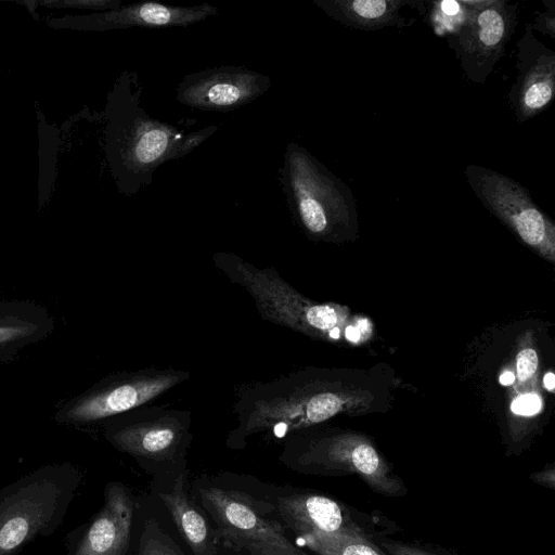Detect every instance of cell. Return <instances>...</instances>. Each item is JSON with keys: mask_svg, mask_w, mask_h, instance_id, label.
<instances>
[{"mask_svg": "<svg viewBox=\"0 0 555 555\" xmlns=\"http://www.w3.org/2000/svg\"><path fill=\"white\" fill-rule=\"evenodd\" d=\"M516 80L508 103L518 122H525L551 105L555 94V52L539 41L531 24L517 42Z\"/></svg>", "mask_w": 555, "mask_h": 555, "instance_id": "obj_15", "label": "cell"}, {"mask_svg": "<svg viewBox=\"0 0 555 555\" xmlns=\"http://www.w3.org/2000/svg\"><path fill=\"white\" fill-rule=\"evenodd\" d=\"M286 438L281 459L293 469L320 476L354 475L377 494L389 498L408 494V487L392 465L363 435L308 436L297 431Z\"/></svg>", "mask_w": 555, "mask_h": 555, "instance_id": "obj_5", "label": "cell"}, {"mask_svg": "<svg viewBox=\"0 0 555 555\" xmlns=\"http://www.w3.org/2000/svg\"><path fill=\"white\" fill-rule=\"evenodd\" d=\"M296 539L318 555H385L371 535L359 531L313 532Z\"/></svg>", "mask_w": 555, "mask_h": 555, "instance_id": "obj_18", "label": "cell"}, {"mask_svg": "<svg viewBox=\"0 0 555 555\" xmlns=\"http://www.w3.org/2000/svg\"><path fill=\"white\" fill-rule=\"evenodd\" d=\"M275 507L296 538L313 532L359 531L371 537L390 533L388 519L359 512L318 492H297L279 496Z\"/></svg>", "mask_w": 555, "mask_h": 555, "instance_id": "obj_11", "label": "cell"}, {"mask_svg": "<svg viewBox=\"0 0 555 555\" xmlns=\"http://www.w3.org/2000/svg\"><path fill=\"white\" fill-rule=\"evenodd\" d=\"M118 416L108 436L117 449L145 463L183 460L192 439L190 412L145 404Z\"/></svg>", "mask_w": 555, "mask_h": 555, "instance_id": "obj_8", "label": "cell"}, {"mask_svg": "<svg viewBox=\"0 0 555 555\" xmlns=\"http://www.w3.org/2000/svg\"><path fill=\"white\" fill-rule=\"evenodd\" d=\"M351 404H358L356 396L307 371L249 384L236 395V426L227 444L240 449L259 434L286 438L348 411Z\"/></svg>", "mask_w": 555, "mask_h": 555, "instance_id": "obj_2", "label": "cell"}, {"mask_svg": "<svg viewBox=\"0 0 555 555\" xmlns=\"http://www.w3.org/2000/svg\"><path fill=\"white\" fill-rule=\"evenodd\" d=\"M529 478L534 483L550 488L552 490L555 489V468H554V466L545 467L541 472L533 473L529 476Z\"/></svg>", "mask_w": 555, "mask_h": 555, "instance_id": "obj_27", "label": "cell"}, {"mask_svg": "<svg viewBox=\"0 0 555 555\" xmlns=\"http://www.w3.org/2000/svg\"><path fill=\"white\" fill-rule=\"evenodd\" d=\"M183 478V474H179L172 488L159 492V498L193 555H217L214 530L203 511L184 491Z\"/></svg>", "mask_w": 555, "mask_h": 555, "instance_id": "obj_17", "label": "cell"}, {"mask_svg": "<svg viewBox=\"0 0 555 555\" xmlns=\"http://www.w3.org/2000/svg\"><path fill=\"white\" fill-rule=\"evenodd\" d=\"M134 506L124 483L108 482L98 513L67 533V555H130Z\"/></svg>", "mask_w": 555, "mask_h": 555, "instance_id": "obj_12", "label": "cell"}, {"mask_svg": "<svg viewBox=\"0 0 555 555\" xmlns=\"http://www.w3.org/2000/svg\"><path fill=\"white\" fill-rule=\"evenodd\" d=\"M472 15L464 29L449 38L466 78L483 83L505 52L517 22V4L507 0H467Z\"/></svg>", "mask_w": 555, "mask_h": 555, "instance_id": "obj_9", "label": "cell"}, {"mask_svg": "<svg viewBox=\"0 0 555 555\" xmlns=\"http://www.w3.org/2000/svg\"><path fill=\"white\" fill-rule=\"evenodd\" d=\"M371 539L385 555H457L441 546L396 540L384 534L374 535Z\"/></svg>", "mask_w": 555, "mask_h": 555, "instance_id": "obj_21", "label": "cell"}, {"mask_svg": "<svg viewBox=\"0 0 555 555\" xmlns=\"http://www.w3.org/2000/svg\"><path fill=\"white\" fill-rule=\"evenodd\" d=\"M515 380V375L513 372L511 371H506L504 372L501 376H500V383L502 385H512Z\"/></svg>", "mask_w": 555, "mask_h": 555, "instance_id": "obj_30", "label": "cell"}, {"mask_svg": "<svg viewBox=\"0 0 555 555\" xmlns=\"http://www.w3.org/2000/svg\"><path fill=\"white\" fill-rule=\"evenodd\" d=\"M371 323L366 319H358L356 325H347L345 327V337L352 343H358L363 335H370Z\"/></svg>", "mask_w": 555, "mask_h": 555, "instance_id": "obj_26", "label": "cell"}, {"mask_svg": "<svg viewBox=\"0 0 555 555\" xmlns=\"http://www.w3.org/2000/svg\"><path fill=\"white\" fill-rule=\"evenodd\" d=\"M543 383H544V387L550 390V391H553L554 390V386H555V376L552 372H548L545 374L544 378H543Z\"/></svg>", "mask_w": 555, "mask_h": 555, "instance_id": "obj_29", "label": "cell"}, {"mask_svg": "<svg viewBox=\"0 0 555 555\" xmlns=\"http://www.w3.org/2000/svg\"><path fill=\"white\" fill-rule=\"evenodd\" d=\"M269 76L234 65L188 74L178 83L177 100L191 108L225 113L250 103L271 87Z\"/></svg>", "mask_w": 555, "mask_h": 555, "instance_id": "obj_10", "label": "cell"}, {"mask_svg": "<svg viewBox=\"0 0 555 555\" xmlns=\"http://www.w3.org/2000/svg\"><path fill=\"white\" fill-rule=\"evenodd\" d=\"M279 173L289 212L309 238L340 243L357 235L350 188L307 149L287 143Z\"/></svg>", "mask_w": 555, "mask_h": 555, "instance_id": "obj_3", "label": "cell"}, {"mask_svg": "<svg viewBox=\"0 0 555 555\" xmlns=\"http://www.w3.org/2000/svg\"><path fill=\"white\" fill-rule=\"evenodd\" d=\"M137 555H184L154 519H147L141 534Z\"/></svg>", "mask_w": 555, "mask_h": 555, "instance_id": "obj_20", "label": "cell"}, {"mask_svg": "<svg viewBox=\"0 0 555 555\" xmlns=\"http://www.w3.org/2000/svg\"><path fill=\"white\" fill-rule=\"evenodd\" d=\"M36 4L48 9H79L105 12L117 9L121 0H39Z\"/></svg>", "mask_w": 555, "mask_h": 555, "instance_id": "obj_22", "label": "cell"}, {"mask_svg": "<svg viewBox=\"0 0 555 555\" xmlns=\"http://www.w3.org/2000/svg\"><path fill=\"white\" fill-rule=\"evenodd\" d=\"M539 359L535 350L529 346L521 348L516 357V372L519 383L530 380L537 373Z\"/></svg>", "mask_w": 555, "mask_h": 555, "instance_id": "obj_23", "label": "cell"}, {"mask_svg": "<svg viewBox=\"0 0 555 555\" xmlns=\"http://www.w3.org/2000/svg\"><path fill=\"white\" fill-rule=\"evenodd\" d=\"M320 10L345 27L373 31L385 27H403L399 11L404 5H420L410 0H313Z\"/></svg>", "mask_w": 555, "mask_h": 555, "instance_id": "obj_16", "label": "cell"}, {"mask_svg": "<svg viewBox=\"0 0 555 555\" xmlns=\"http://www.w3.org/2000/svg\"><path fill=\"white\" fill-rule=\"evenodd\" d=\"M542 406L541 399L535 393H525L516 397L511 405L515 414L533 415L540 411Z\"/></svg>", "mask_w": 555, "mask_h": 555, "instance_id": "obj_25", "label": "cell"}, {"mask_svg": "<svg viewBox=\"0 0 555 555\" xmlns=\"http://www.w3.org/2000/svg\"><path fill=\"white\" fill-rule=\"evenodd\" d=\"M80 485L69 465L39 468L0 490V555H16L63 522Z\"/></svg>", "mask_w": 555, "mask_h": 555, "instance_id": "obj_4", "label": "cell"}, {"mask_svg": "<svg viewBox=\"0 0 555 555\" xmlns=\"http://www.w3.org/2000/svg\"><path fill=\"white\" fill-rule=\"evenodd\" d=\"M142 86L135 72L124 70L108 94L106 154L119 192L132 195L153 182L155 170L186 156L217 126L184 132L150 116L141 106Z\"/></svg>", "mask_w": 555, "mask_h": 555, "instance_id": "obj_1", "label": "cell"}, {"mask_svg": "<svg viewBox=\"0 0 555 555\" xmlns=\"http://www.w3.org/2000/svg\"><path fill=\"white\" fill-rule=\"evenodd\" d=\"M24 330L20 327L12 326H3L0 327V343L9 339H13L22 334H24Z\"/></svg>", "mask_w": 555, "mask_h": 555, "instance_id": "obj_28", "label": "cell"}, {"mask_svg": "<svg viewBox=\"0 0 555 555\" xmlns=\"http://www.w3.org/2000/svg\"><path fill=\"white\" fill-rule=\"evenodd\" d=\"M188 378V372L176 369L139 370L79 401L68 417L90 422L116 416L147 404Z\"/></svg>", "mask_w": 555, "mask_h": 555, "instance_id": "obj_14", "label": "cell"}, {"mask_svg": "<svg viewBox=\"0 0 555 555\" xmlns=\"http://www.w3.org/2000/svg\"><path fill=\"white\" fill-rule=\"evenodd\" d=\"M546 10L544 12H534V23L531 24L532 29H537L543 35L555 38V1L542 0Z\"/></svg>", "mask_w": 555, "mask_h": 555, "instance_id": "obj_24", "label": "cell"}, {"mask_svg": "<svg viewBox=\"0 0 555 555\" xmlns=\"http://www.w3.org/2000/svg\"><path fill=\"white\" fill-rule=\"evenodd\" d=\"M428 23L438 37L452 38L467 25L472 8L467 0L428 1Z\"/></svg>", "mask_w": 555, "mask_h": 555, "instance_id": "obj_19", "label": "cell"}, {"mask_svg": "<svg viewBox=\"0 0 555 555\" xmlns=\"http://www.w3.org/2000/svg\"><path fill=\"white\" fill-rule=\"evenodd\" d=\"M218 8L210 3L192 7L168 5L142 1L117 9L85 15H65L47 21L54 29L105 31L130 27L166 28L186 27L217 15Z\"/></svg>", "mask_w": 555, "mask_h": 555, "instance_id": "obj_13", "label": "cell"}, {"mask_svg": "<svg viewBox=\"0 0 555 555\" xmlns=\"http://www.w3.org/2000/svg\"><path fill=\"white\" fill-rule=\"evenodd\" d=\"M197 493L230 545L245 548L249 555H308L287 539L279 522L263 517L246 495L217 487H198Z\"/></svg>", "mask_w": 555, "mask_h": 555, "instance_id": "obj_7", "label": "cell"}, {"mask_svg": "<svg viewBox=\"0 0 555 555\" xmlns=\"http://www.w3.org/2000/svg\"><path fill=\"white\" fill-rule=\"evenodd\" d=\"M465 178L485 208L541 257L555 260V224L514 179L490 168L467 165Z\"/></svg>", "mask_w": 555, "mask_h": 555, "instance_id": "obj_6", "label": "cell"}]
</instances>
